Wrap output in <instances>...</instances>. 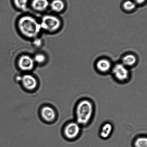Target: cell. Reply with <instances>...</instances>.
<instances>
[{
  "instance_id": "52a82bcc",
  "label": "cell",
  "mask_w": 147,
  "mask_h": 147,
  "mask_svg": "<svg viewBox=\"0 0 147 147\" xmlns=\"http://www.w3.org/2000/svg\"><path fill=\"white\" fill-rule=\"evenodd\" d=\"M19 78L23 86L27 90H34L37 87L38 84L37 79L32 75L26 73Z\"/></svg>"
},
{
  "instance_id": "5b68a950",
  "label": "cell",
  "mask_w": 147,
  "mask_h": 147,
  "mask_svg": "<svg viewBox=\"0 0 147 147\" xmlns=\"http://www.w3.org/2000/svg\"><path fill=\"white\" fill-rule=\"evenodd\" d=\"M81 126L76 122H71L66 125L64 129L65 136L67 139H76L80 134Z\"/></svg>"
},
{
  "instance_id": "d6986e66",
  "label": "cell",
  "mask_w": 147,
  "mask_h": 147,
  "mask_svg": "<svg viewBox=\"0 0 147 147\" xmlns=\"http://www.w3.org/2000/svg\"><path fill=\"white\" fill-rule=\"evenodd\" d=\"M134 1L136 3L141 4L144 2L145 0H134Z\"/></svg>"
},
{
  "instance_id": "277c9868",
  "label": "cell",
  "mask_w": 147,
  "mask_h": 147,
  "mask_svg": "<svg viewBox=\"0 0 147 147\" xmlns=\"http://www.w3.org/2000/svg\"><path fill=\"white\" fill-rule=\"evenodd\" d=\"M36 65L33 57L28 54L21 55L17 60L18 68L25 72H28L34 70Z\"/></svg>"
},
{
  "instance_id": "9a60e30c",
  "label": "cell",
  "mask_w": 147,
  "mask_h": 147,
  "mask_svg": "<svg viewBox=\"0 0 147 147\" xmlns=\"http://www.w3.org/2000/svg\"><path fill=\"white\" fill-rule=\"evenodd\" d=\"M16 8L21 11H25L27 8L28 0H13Z\"/></svg>"
},
{
  "instance_id": "7a4b0ae2",
  "label": "cell",
  "mask_w": 147,
  "mask_h": 147,
  "mask_svg": "<svg viewBox=\"0 0 147 147\" xmlns=\"http://www.w3.org/2000/svg\"><path fill=\"white\" fill-rule=\"evenodd\" d=\"M94 113V106L89 99H83L76 105V122L82 126L90 123Z\"/></svg>"
},
{
  "instance_id": "e0dca14e",
  "label": "cell",
  "mask_w": 147,
  "mask_h": 147,
  "mask_svg": "<svg viewBox=\"0 0 147 147\" xmlns=\"http://www.w3.org/2000/svg\"><path fill=\"white\" fill-rule=\"evenodd\" d=\"M136 5L135 2L131 1H127L124 3L123 7L125 10L131 11L134 9Z\"/></svg>"
},
{
  "instance_id": "7c38bea8",
  "label": "cell",
  "mask_w": 147,
  "mask_h": 147,
  "mask_svg": "<svg viewBox=\"0 0 147 147\" xmlns=\"http://www.w3.org/2000/svg\"><path fill=\"white\" fill-rule=\"evenodd\" d=\"M96 66L99 71L102 72H106L110 69L111 65L109 60L105 59H102L97 62Z\"/></svg>"
},
{
  "instance_id": "9c48e42d",
  "label": "cell",
  "mask_w": 147,
  "mask_h": 147,
  "mask_svg": "<svg viewBox=\"0 0 147 147\" xmlns=\"http://www.w3.org/2000/svg\"><path fill=\"white\" fill-rule=\"evenodd\" d=\"M41 114L45 120L50 122L54 121L56 116L54 109L49 106H45L42 108L41 111Z\"/></svg>"
},
{
  "instance_id": "ba28073f",
  "label": "cell",
  "mask_w": 147,
  "mask_h": 147,
  "mask_svg": "<svg viewBox=\"0 0 147 147\" xmlns=\"http://www.w3.org/2000/svg\"><path fill=\"white\" fill-rule=\"evenodd\" d=\"M49 5L48 0H33L31 3L33 9L38 12H42L46 11Z\"/></svg>"
},
{
  "instance_id": "8fae6325",
  "label": "cell",
  "mask_w": 147,
  "mask_h": 147,
  "mask_svg": "<svg viewBox=\"0 0 147 147\" xmlns=\"http://www.w3.org/2000/svg\"><path fill=\"white\" fill-rule=\"evenodd\" d=\"M49 5L51 11L57 14L61 12L65 8V4L61 0H54Z\"/></svg>"
},
{
  "instance_id": "6da1fadb",
  "label": "cell",
  "mask_w": 147,
  "mask_h": 147,
  "mask_svg": "<svg viewBox=\"0 0 147 147\" xmlns=\"http://www.w3.org/2000/svg\"><path fill=\"white\" fill-rule=\"evenodd\" d=\"M16 27L22 37L32 40L39 37L42 31L40 21L29 14H24L20 17L17 21Z\"/></svg>"
},
{
  "instance_id": "2e32d148",
  "label": "cell",
  "mask_w": 147,
  "mask_h": 147,
  "mask_svg": "<svg viewBox=\"0 0 147 147\" xmlns=\"http://www.w3.org/2000/svg\"><path fill=\"white\" fill-rule=\"evenodd\" d=\"M134 147H147V139L146 137L140 136L137 138L134 142Z\"/></svg>"
},
{
  "instance_id": "5bb4252c",
  "label": "cell",
  "mask_w": 147,
  "mask_h": 147,
  "mask_svg": "<svg viewBox=\"0 0 147 147\" xmlns=\"http://www.w3.org/2000/svg\"><path fill=\"white\" fill-rule=\"evenodd\" d=\"M136 57L133 55L128 54L122 58V64L125 66H131L136 62Z\"/></svg>"
},
{
  "instance_id": "8992f818",
  "label": "cell",
  "mask_w": 147,
  "mask_h": 147,
  "mask_svg": "<svg viewBox=\"0 0 147 147\" xmlns=\"http://www.w3.org/2000/svg\"><path fill=\"white\" fill-rule=\"evenodd\" d=\"M113 73L116 80L119 82H124L129 80V70L122 64H118L115 65L113 68Z\"/></svg>"
},
{
  "instance_id": "30bf717a",
  "label": "cell",
  "mask_w": 147,
  "mask_h": 147,
  "mask_svg": "<svg viewBox=\"0 0 147 147\" xmlns=\"http://www.w3.org/2000/svg\"><path fill=\"white\" fill-rule=\"evenodd\" d=\"M113 126L111 123H106L102 126L100 131V136L102 139H106L109 138L112 134Z\"/></svg>"
},
{
  "instance_id": "ac0fdd59",
  "label": "cell",
  "mask_w": 147,
  "mask_h": 147,
  "mask_svg": "<svg viewBox=\"0 0 147 147\" xmlns=\"http://www.w3.org/2000/svg\"><path fill=\"white\" fill-rule=\"evenodd\" d=\"M32 45L35 48H39L43 45V41L39 37H37L32 40Z\"/></svg>"
},
{
  "instance_id": "3957f363",
  "label": "cell",
  "mask_w": 147,
  "mask_h": 147,
  "mask_svg": "<svg viewBox=\"0 0 147 147\" xmlns=\"http://www.w3.org/2000/svg\"><path fill=\"white\" fill-rule=\"evenodd\" d=\"M42 30L47 33H55L61 28L62 23L60 18L53 14H46L40 21Z\"/></svg>"
},
{
  "instance_id": "4fadbf2b",
  "label": "cell",
  "mask_w": 147,
  "mask_h": 147,
  "mask_svg": "<svg viewBox=\"0 0 147 147\" xmlns=\"http://www.w3.org/2000/svg\"><path fill=\"white\" fill-rule=\"evenodd\" d=\"M34 62L36 65H42L46 63L47 60V56L44 53H38L34 55L33 57Z\"/></svg>"
}]
</instances>
